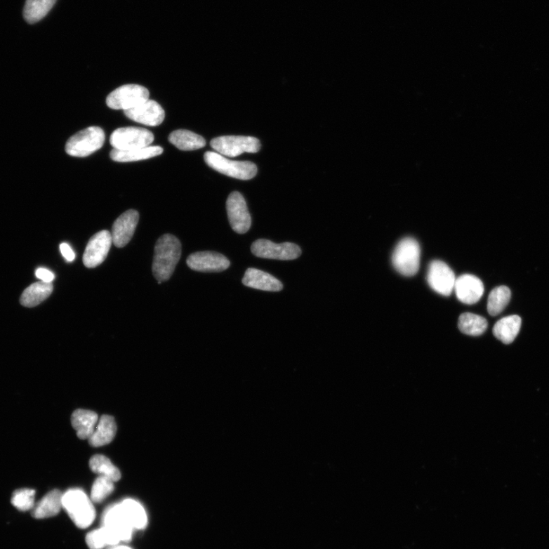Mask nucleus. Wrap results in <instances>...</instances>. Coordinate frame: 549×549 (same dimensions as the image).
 <instances>
[{
  "instance_id": "1",
  "label": "nucleus",
  "mask_w": 549,
  "mask_h": 549,
  "mask_svg": "<svg viewBox=\"0 0 549 549\" xmlns=\"http://www.w3.org/2000/svg\"><path fill=\"white\" fill-rule=\"evenodd\" d=\"M182 245L176 237L166 234L159 237L155 244L152 271L158 282L169 280L178 264Z\"/></svg>"
},
{
  "instance_id": "2",
  "label": "nucleus",
  "mask_w": 549,
  "mask_h": 549,
  "mask_svg": "<svg viewBox=\"0 0 549 549\" xmlns=\"http://www.w3.org/2000/svg\"><path fill=\"white\" fill-rule=\"evenodd\" d=\"M62 507L79 528L86 529L95 520V510L92 500L81 490L70 489L63 494Z\"/></svg>"
},
{
  "instance_id": "3",
  "label": "nucleus",
  "mask_w": 549,
  "mask_h": 549,
  "mask_svg": "<svg viewBox=\"0 0 549 549\" xmlns=\"http://www.w3.org/2000/svg\"><path fill=\"white\" fill-rule=\"evenodd\" d=\"M421 246L412 237H406L397 244L392 254L395 269L404 277H413L420 269Z\"/></svg>"
},
{
  "instance_id": "4",
  "label": "nucleus",
  "mask_w": 549,
  "mask_h": 549,
  "mask_svg": "<svg viewBox=\"0 0 549 549\" xmlns=\"http://www.w3.org/2000/svg\"><path fill=\"white\" fill-rule=\"evenodd\" d=\"M105 132L96 126L79 131L67 140L66 152L76 157H86L100 150L105 143Z\"/></svg>"
},
{
  "instance_id": "5",
  "label": "nucleus",
  "mask_w": 549,
  "mask_h": 549,
  "mask_svg": "<svg viewBox=\"0 0 549 549\" xmlns=\"http://www.w3.org/2000/svg\"><path fill=\"white\" fill-rule=\"evenodd\" d=\"M204 159L212 169L232 178L249 180L258 173V167L253 163L230 161L217 152H206L204 155Z\"/></svg>"
},
{
  "instance_id": "6",
  "label": "nucleus",
  "mask_w": 549,
  "mask_h": 549,
  "mask_svg": "<svg viewBox=\"0 0 549 549\" xmlns=\"http://www.w3.org/2000/svg\"><path fill=\"white\" fill-rule=\"evenodd\" d=\"M147 88L137 84L121 86L112 91L106 98V104L112 110H129L149 100Z\"/></svg>"
},
{
  "instance_id": "7",
  "label": "nucleus",
  "mask_w": 549,
  "mask_h": 549,
  "mask_svg": "<svg viewBox=\"0 0 549 549\" xmlns=\"http://www.w3.org/2000/svg\"><path fill=\"white\" fill-rule=\"evenodd\" d=\"M211 146L217 153L229 157L244 153H258L261 148L258 138L246 136L218 137L211 140Z\"/></svg>"
},
{
  "instance_id": "8",
  "label": "nucleus",
  "mask_w": 549,
  "mask_h": 549,
  "mask_svg": "<svg viewBox=\"0 0 549 549\" xmlns=\"http://www.w3.org/2000/svg\"><path fill=\"white\" fill-rule=\"evenodd\" d=\"M154 140L153 133L146 128L125 127L113 131L110 144L114 149L128 150L150 146Z\"/></svg>"
},
{
  "instance_id": "9",
  "label": "nucleus",
  "mask_w": 549,
  "mask_h": 549,
  "mask_svg": "<svg viewBox=\"0 0 549 549\" xmlns=\"http://www.w3.org/2000/svg\"><path fill=\"white\" fill-rule=\"evenodd\" d=\"M251 251L258 258L279 260H293L302 255V250L295 244H276L265 239L253 242Z\"/></svg>"
},
{
  "instance_id": "10",
  "label": "nucleus",
  "mask_w": 549,
  "mask_h": 549,
  "mask_svg": "<svg viewBox=\"0 0 549 549\" xmlns=\"http://www.w3.org/2000/svg\"><path fill=\"white\" fill-rule=\"evenodd\" d=\"M230 225L237 234H245L251 227V217L246 202L240 192L230 194L227 201Z\"/></svg>"
},
{
  "instance_id": "11",
  "label": "nucleus",
  "mask_w": 549,
  "mask_h": 549,
  "mask_svg": "<svg viewBox=\"0 0 549 549\" xmlns=\"http://www.w3.org/2000/svg\"><path fill=\"white\" fill-rule=\"evenodd\" d=\"M112 237L109 231H101L88 241L83 256L86 267L93 269L99 267L107 258L112 246Z\"/></svg>"
},
{
  "instance_id": "12",
  "label": "nucleus",
  "mask_w": 549,
  "mask_h": 549,
  "mask_svg": "<svg viewBox=\"0 0 549 549\" xmlns=\"http://www.w3.org/2000/svg\"><path fill=\"white\" fill-rule=\"evenodd\" d=\"M427 279L431 289L439 295L449 296L454 290L455 273L444 262L432 261L429 265Z\"/></svg>"
},
{
  "instance_id": "13",
  "label": "nucleus",
  "mask_w": 549,
  "mask_h": 549,
  "mask_svg": "<svg viewBox=\"0 0 549 549\" xmlns=\"http://www.w3.org/2000/svg\"><path fill=\"white\" fill-rule=\"evenodd\" d=\"M188 267L197 272H220L229 268V260L217 252L204 251L191 254L187 258Z\"/></svg>"
},
{
  "instance_id": "14",
  "label": "nucleus",
  "mask_w": 549,
  "mask_h": 549,
  "mask_svg": "<svg viewBox=\"0 0 549 549\" xmlns=\"http://www.w3.org/2000/svg\"><path fill=\"white\" fill-rule=\"evenodd\" d=\"M139 221V213L136 210H128L114 221L112 237L114 246L119 248L126 246L134 236Z\"/></svg>"
},
{
  "instance_id": "15",
  "label": "nucleus",
  "mask_w": 549,
  "mask_h": 549,
  "mask_svg": "<svg viewBox=\"0 0 549 549\" xmlns=\"http://www.w3.org/2000/svg\"><path fill=\"white\" fill-rule=\"evenodd\" d=\"M124 113L129 119L150 127L161 125L165 119V112L162 106L156 101L150 100L134 109L124 111Z\"/></svg>"
},
{
  "instance_id": "16",
  "label": "nucleus",
  "mask_w": 549,
  "mask_h": 549,
  "mask_svg": "<svg viewBox=\"0 0 549 549\" xmlns=\"http://www.w3.org/2000/svg\"><path fill=\"white\" fill-rule=\"evenodd\" d=\"M454 290L460 302L471 305L479 302L484 287L480 279L473 274H465L456 279Z\"/></svg>"
},
{
  "instance_id": "17",
  "label": "nucleus",
  "mask_w": 549,
  "mask_h": 549,
  "mask_svg": "<svg viewBox=\"0 0 549 549\" xmlns=\"http://www.w3.org/2000/svg\"><path fill=\"white\" fill-rule=\"evenodd\" d=\"M103 526L112 529L119 536L121 542H129L134 530L120 504H116L105 512Z\"/></svg>"
},
{
  "instance_id": "18",
  "label": "nucleus",
  "mask_w": 549,
  "mask_h": 549,
  "mask_svg": "<svg viewBox=\"0 0 549 549\" xmlns=\"http://www.w3.org/2000/svg\"><path fill=\"white\" fill-rule=\"evenodd\" d=\"M242 282L247 287L267 291H280L283 289L282 283L279 279L267 272L254 268L247 269Z\"/></svg>"
},
{
  "instance_id": "19",
  "label": "nucleus",
  "mask_w": 549,
  "mask_h": 549,
  "mask_svg": "<svg viewBox=\"0 0 549 549\" xmlns=\"http://www.w3.org/2000/svg\"><path fill=\"white\" fill-rule=\"evenodd\" d=\"M62 494L59 490H53L47 494L32 509V517L35 519H46L58 515L62 507Z\"/></svg>"
},
{
  "instance_id": "20",
  "label": "nucleus",
  "mask_w": 549,
  "mask_h": 549,
  "mask_svg": "<svg viewBox=\"0 0 549 549\" xmlns=\"http://www.w3.org/2000/svg\"><path fill=\"white\" fill-rule=\"evenodd\" d=\"M163 152L164 149L159 146H148L128 150L113 149L110 157L112 161L120 163L135 162L161 155Z\"/></svg>"
},
{
  "instance_id": "21",
  "label": "nucleus",
  "mask_w": 549,
  "mask_h": 549,
  "mask_svg": "<svg viewBox=\"0 0 549 549\" xmlns=\"http://www.w3.org/2000/svg\"><path fill=\"white\" fill-rule=\"evenodd\" d=\"M117 432V427L114 418L110 415H103L93 435L88 439V444L93 447L108 445L116 437Z\"/></svg>"
},
{
  "instance_id": "22",
  "label": "nucleus",
  "mask_w": 549,
  "mask_h": 549,
  "mask_svg": "<svg viewBox=\"0 0 549 549\" xmlns=\"http://www.w3.org/2000/svg\"><path fill=\"white\" fill-rule=\"evenodd\" d=\"M72 423L77 437L81 439H88L95 430L98 415L91 411L79 409L74 412Z\"/></svg>"
},
{
  "instance_id": "23",
  "label": "nucleus",
  "mask_w": 549,
  "mask_h": 549,
  "mask_svg": "<svg viewBox=\"0 0 549 549\" xmlns=\"http://www.w3.org/2000/svg\"><path fill=\"white\" fill-rule=\"evenodd\" d=\"M521 317L511 315L501 319L495 324L493 333L495 338L504 344L512 343L516 339L521 329Z\"/></svg>"
},
{
  "instance_id": "24",
  "label": "nucleus",
  "mask_w": 549,
  "mask_h": 549,
  "mask_svg": "<svg viewBox=\"0 0 549 549\" xmlns=\"http://www.w3.org/2000/svg\"><path fill=\"white\" fill-rule=\"evenodd\" d=\"M53 289L52 282H35L23 291L20 303L26 307H37L51 295Z\"/></svg>"
},
{
  "instance_id": "25",
  "label": "nucleus",
  "mask_w": 549,
  "mask_h": 549,
  "mask_svg": "<svg viewBox=\"0 0 549 549\" xmlns=\"http://www.w3.org/2000/svg\"><path fill=\"white\" fill-rule=\"evenodd\" d=\"M170 143L176 147L188 152L196 150L206 146L205 138L188 130H176L169 136Z\"/></svg>"
},
{
  "instance_id": "26",
  "label": "nucleus",
  "mask_w": 549,
  "mask_h": 549,
  "mask_svg": "<svg viewBox=\"0 0 549 549\" xmlns=\"http://www.w3.org/2000/svg\"><path fill=\"white\" fill-rule=\"evenodd\" d=\"M57 0H26L23 16L29 24L37 23L44 19L55 6Z\"/></svg>"
},
{
  "instance_id": "27",
  "label": "nucleus",
  "mask_w": 549,
  "mask_h": 549,
  "mask_svg": "<svg viewBox=\"0 0 549 549\" xmlns=\"http://www.w3.org/2000/svg\"><path fill=\"white\" fill-rule=\"evenodd\" d=\"M120 506L134 529H144L147 525V515L145 508L135 500L122 501Z\"/></svg>"
},
{
  "instance_id": "28",
  "label": "nucleus",
  "mask_w": 549,
  "mask_h": 549,
  "mask_svg": "<svg viewBox=\"0 0 549 549\" xmlns=\"http://www.w3.org/2000/svg\"><path fill=\"white\" fill-rule=\"evenodd\" d=\"M458 329L462 333L473 336L482 335L488 329V322L482 316L464 313L458 318Z\"/></svg>"
},
{
  "instance_id": "29",
  "label": "nucleus",
  "mask_w": 549,
  "mask_h": 549,
  "mask_svg": "<svg viewBox=\"0 0 549 549\" xmlns=\"http://www.w3.org/2000/svg\"><path fill=\"white\" fill-rule=\"evenodd\" d=\"M90 467L94 473L108 477L114 482L121 479L119 468L114 466L107 457L102 455L93 456L91 458Z\"/></svg>"
},
{
  "instance_id": "30",
  "label": "nucleus",
  "mask_w": 549,
  "mask_h": 549,
  "mask_svg": "<svg viewBox=\"0 0 549 549\" xmlns=\"http://www.w3.org/2000/svg\"><path fill=\"white\" fill-rule=\"evenodd\" d=\"M511 298V291L507 286L494 289L488 299V312L491 316L500 315L508 306Z\"/></svg>"
},
{
  "instance_id": "31",
  "label": "nucleus",
  "mask_w": 549,
  "mask_h": 549,
  "mask_svg": "<svg viewBox=\"0 0 549 549\" xmlns=\"http://www.w3.org/2000/svg\"><path fill=\"white\" fill-rule=\"evenodd\" d=\"M114 482L105 476H99L93 483L91 491V500L95 503H101L113 492Z\"/></svg>"
},
{
  "instance_id": "32",
  "label": "nucleus",
  "mask_w": 549,
  "mask_h": 549,
  "mask_svg": "<svg viewBox=\"0 0 549 549\" xmlns=\"http://www.w3.org/2000/svg\"><path fill=\"white\" fill-rule=\"evenodd\" d=\"M34 495L35 491L32 489L17 490L13 495V505L21 511L32 510L35 505Z\"/></svg>"
},
{
  "instance_id": "33",
  "label": "nucleus",
  "mask_w": 549,
  "mask_h": 549,
  "mask_svg": "<svg viewBox=\"0 0 549 549\" xmlns=\"http://www.w3.org/2000/svg\"><path fill=\"white\" fill-rule=\"evenodd\" d=\"M86 544L91 549H102L106 544L102 529H95L88 534L86 538Z\"/></svg>"
},
{
  "instance_id": "34",
  "label": "nucleus",
  "mask_w": 549,
  "mask_h": 549,
  "mask_svg": "<svg viewBox=\"0 0 549 549\" xmlns=\"http://www.w3.org/2000/svg\"><path fill=\"white\" fill-rule=\"evenodd\" d=\"M35 276L44 282L51 283L55 280V274L46 268H39L35 272Z\"/></svg>"
},
{
  "instance_id": "35",
  "label": "nucleus",
  "mask_w": 549,
  "mask_h": 549,
  "mask_svg": "<svg viewBox=\"0 0 549 549\" xmlns=\"http://www.w3.org/2000/svg\"><path fill=\"white\" fill-rule=\"evenodd\" d=\"M60 250L65 259L67 262H73L76 258V255L72 248L68 244L63 243L60 245Z\"/></svg>"
},
{
  "instance_id": "36",
  "label": "nucleus",
  "mask_w": 549,
  "mask_h": 549,
  "mask_svg": "<svg viewBox=\"0 0 549 549\" xmlns=\"http://www.w3.org/2000/svg\"><path fill=\"white\" fill-rule=\"evenodd\" d=\"M111 549H131V548L130 547H128V546H126V545H117L116 546H113V548H111Z\"/></svg>"
}]
</instances>
